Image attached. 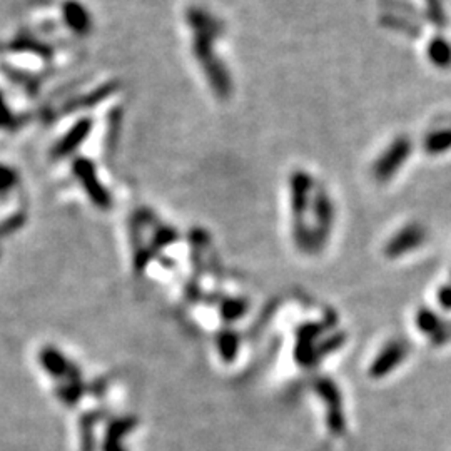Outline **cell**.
<instances>
[{
  "instance_id": "cell-8",
  "label": "cell",
  "mask_w": 451,
  "mask_h": 451,
  "mask_svg": "<svg viewBox=\"0 0 451 451\" xmlns=\"http://www.w3.org/2000/svg\"><path fill=\"white\" fill-rule=\"evenodd\" d=\"M380 24L383 27L391 28V31H395V32H401V34L413 37V39H416V37L421 35L420 24L415 22L413 19L403 17V15L391 14V12H388V14H381Z\"/></svg>"
},
{
  "instance_id": "cell-4",
  "label": "cell",
  "mask_w": 451,
  "mask_h": 451,
  "mask_svg": "<svg viewBox=\"0 0 451 451\" xmlns=\"http://www.w3.org/2000/svg\"><path fill=\"white\" fill-rule=\"evenodd\" d=\"M406 355H408V346L400 339H393L381 348V351L373 359L368 375L373 380H381L388 376L389 373L395 371L401 363H403Z\"/></svg>"
},
{
  "instance_id": "cell-9",
  "label": "cell",
  "mask_w": 451,
  "mask_h": 451,
  "mask_svg": "<svg viewBox=\"0 0 451 451\" xmlns=\"http://www.w3.org/2000/svg\"><path fill=\"white\" fill-rule=\"evenodd\" d=\"M426 54H428L429 62L436 65V67H451V44L445 37H433V39L429 40L428 47H426Z\"/></svg>"
},
{
  "instance_id": "cell-7",
  "label": "cell",
  "mask_w": 451,
  "mask_h": 451,
  "mask_svg": "<svg viewBox=\"0 0 451 451\" xmlns=\"http://www.w3.org/2000/svg\"><path fill=\"white\" fill-rule=\"evenodd\" d=\"M291 192H293V211L296 214V219H301L307 209L309 203V194L313 189V182H311V176L307 172L296 171L291 178Z\"/></svg>"
},
{
  "instance_id": "cell-5",
  "label": "cell",
  "mask_w": 451,
  "mask_h": 451,
  "mask_svg": "<svg viewBox=\"0 0 451 451\" xmlns=\"http://www.w3.org/2000/svg\"><path fill=\"white\" fill-rule=\"evenodd\" d=\"M325 331V326L321 323H311V325L303 326L299 330V341L296 346V358L299 363H303L305 366H313L316 361H319L318 352L314 348V339Z\"/></svg>"
},
{
  "instance_id": "cell-13",
  "label": "cell",
  "mask_w": 451,
  "mask_h": 451,
  "mask_svg": "<svg viewBox=\"0 0 451 451\" xmlns=\"http://www.w3.org/2000/svg\"><path fill=\"white\" fill-rule=\"evenodd\" d=\"M425 15L434 27H446V12L441 0H425Z\"/></svg>"
},
{
  "instance_id": "cell-3",
  "label": "cell",
  "mask_w": 451,
  "mask_h": 451,
  "mask_svg": "<svg viewBox=\"0 0 451 451\" xmlns=\"http://www.w3.org/2000/svg\"><path fill=\"white\" fill-rule=\"evenodd\" d=\"M426 237H428V235H426L423 226L418 223L406 224L388 241L386 246H384V254L389 259H396V257H401L403 254L415 251L420 246H423Z\"/></svg>"
},
{
  "instance_id": "cell-6",
  "label": "cell",
  "mask_w": 451,
  "mask_h": 451,
  "mask_svg": "<svg viewBox=\"0 0 451 451\" xmlns=\"http://www.w3.org/2000/svg\"><path fill=\"white\" fill-rule=\"evenodd\" d=\"M313 211L316 219V232L327 239V235H330L334 223V206L333 201L330 199V196L326 194L325 189H319L316 192Z\"/></svg>"
},
{
  "instance_id": "cell-14",
  "label": "cell",
  "mask_w": 451,
  "mask_h": 451,
  "mask_svg": "<svg viewBox=\"0 0 451 451\" xmlns=\"http://www.w3.org/2000/svg\"><path fill=\"white\" fill-rule=\"evenodd\" d=\"M346 343V333H333L330 338H326L325 341H321L318 348H316V352H318V358H325V356L330 355V352L338 351L343 344Z\"/></svg>"
},
{
  "instance_id": "cell-16",
  "label": "cell",
  "mask_w": 451,
  "mask_h": 451,
  "mask_svg": "<svg viewBox=\"0 0 451 451\" xmlns=\"http://www.w3.org/2000/svg\"><path fill=\"white\" fill-rule=\"evenodd\" d=\"M448 121H450V122H451V116H450V117H448Z\"/></svg>"
},
{
  "instance_id": "cell-11",
  "label": "cell",
  "mask_w": 451,
  "mask_h": 451,
  "mask_svg": "<svg viewBox=\"0 0 451 451\" xmlns=\"http://www.w3.org/2000/svg\"><path fill=\"white\" fill-rule=\"evenodd\" d=\"M416 326L418 330L421 331L423 334H428L429 338L436 333L438 330H441L445 321L441 319V316L438 313H434L432 307H420L416 313Z\"/></svg>"
},
{
  "instance_id": "cell-2",
  "label": "cell",
  "mask_w": 451,
  "mask_h": 451,
  "mask_svg": "<svg viewBox=\"0 0 451 451\" xmlns=\"http://www.w3.org/2000/svg\"><path fill=\"white\" fill-rule=\"evenodd\" d=\"M409 154H411V141L406 135H400V137H396L388 146V149L375 162L373 176L380 182H388L400 171V167L403 166Z\"/></svg>"
},
{
  "instance_id": "cell-10",
  "label": "cell",
  "mask_w": 451,
  "mask_h": 451,
  "mask_svg": "<svg viewBox=\"0 0 451 451\" xmlns=\"http://www.w3.org/2000/svg\"><path fill=\"white\" fill-rule=\"evenodd\" d=\"M423 149L428 154L436 155L451 149V127H443L429 133L423 141Z\"/></svg>"
},
{
  "instance_id": "cell-12",
  "label": "cell",
  "mask_w": 451,
  "mask_h": 451,
  "mask_svg": "<svg viewBox=\"0 0 451 451\" xmlns=\"http://www.w3.org/2000/svg\"><path fill=\"white\" fill-rule=\"evenodd\" d=\"M381 6H383L384 9L391 10V14L403 15V17L413 20L421 17V12L418 10L413 3L406 2V0H381Z\"/></svg>"
},
{
  "instance_id": "cell-17",
  "label": "cell",
  "mask_w": 451,
  "mask_h": 451,
  "mask_svg": "<svg viewBox=\"0 0 451 451\" xmlns=\"http://www.w3.org/2000/svg\"><path fill=\"white\" fill-rule=\"evenodd\" d=\"M450 331H451V323H450Z\"/></svg>"
},
{
  "instance_id": "cell-15",
  "label": "cell",
  "mask_w": 451,
  "mask_h": 451,
  "mask_svg": "<svg viewBox=\"0 0 451 451\" xmlns=\"http://www.w3.org/2000/svg\"><path fill=\"white\" fill-rule=\"evenodd\" d=\"M438 303L443 309L451 311V284L441 286L440 291H438Z\"/></svg>"
},
{
  "instance_id": "cell-1",
  "label": "cell",
  "mask_w": 451,
  "mask_h": 451,
  "mask_svg": "<svg viewBox=\"0 0 451 451\" xmlns=\"http://www.w3.org/2000/svg\"><path fill=\"white\" fill-rule=\"evenodd\" d=\"M316 393L326 403V421L330 432L334 436H343L346 433V416L343 411V396L338 384L330 378H319L314 384Z\"/></svg>"
}]
</instances>
